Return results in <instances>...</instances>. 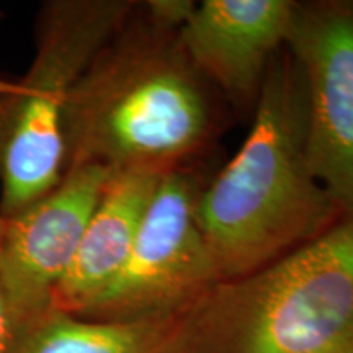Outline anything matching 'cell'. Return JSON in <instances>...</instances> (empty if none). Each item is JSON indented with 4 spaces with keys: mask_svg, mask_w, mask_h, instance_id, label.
<instances>
[{
    "mask_svg": "<svg viewBox=\"0 0 353 353\" xmlns=\"http://www.w3.org/2000/svg\"><path fill=\"white\" fill-rule=\"evenodd\" d=\"M176 26L138 2L87 65L64 118L65 169L187 170L219 125L216 92L190 63Z\"/></svg>",
    "mask_w": 353,
    "mask_h": 353,
    "instance_id": "6da1fadb",
    "label": "cell"
},
{
    "mask_svg": "<svg viewBox=\"0 0 353 353\" xmlns=\"http://www.w3.org/2000/svg\"><path fill=\"white\" fill-rule=\"evenodd\" d=\"M343 213L309 167L306 95L285 48L268 68L241 149L200 190L198 224L224 281L285 257Z\"/></svg>",
    "mask_w": 353,
    "mask_h": 353,
    "instance_id": "7a4b0ae2",
    "label": "cell"
},
{
    "mask_svg": "<svg viewBox=\"0 0 353 353\" xmlns=\"http://www.w3.org/2000/svg\"><path fill=\"white\" fill-rule=\"evenodd\" d=\"M182 353H353V211L285 257L216 283Z\"/></svg>",
    "mask_w": 353,
    "mask_h": 353,
    "instance_id": "3957f363",
    "label": "cell"
},
{
    "mask_svg": "<svg viewBox=\"0 0 353 353\" xmlns=\"http://www.w3.org/2000/svg\"><path fill=\"white\" fill-rule=\"evenodd\" d=\"M136 3L48 0L39 7L32 64L0 95V218L20 213L63 179L72 88Z\"/></svg>",
    "mask_w": 353,
    "mask_h": 353,
    "instance_id": "277c9868",
    "label": "cell"
},
{
    "mask_svg": "<svg viewBox=\"0 0 353 353\" xmlns=\"http://www.w3.org/2000/svg\"><path fill=\"white\" fill-rule=\"evenodd\" d=\"M196 176L162 175L126 263L81 317L169 319L170 309L192 306L221 278L196 219Z\"/></svg>",
    "mask_w": 353,
    "mask_h": 353,
    "instance_id": "5b68a950",
    "label": "cell"
},
{
    "mask_svg": "<svg viewBox=\"0 0 353 353\" xmlns=\"http://www.w3.org/2000/svg\"><path fill=\"white\" fill-rule=\"evenodd\" d=\"M286 51L306 95L309 167L348 213L353 211V0H296Z\"/></svg>",
    "mask_w": 353,
    "mask_h": 353,
    "instance_id": "8992f818",
    "label": "cell"
},
{
    "mask_svg": "<svg viewBox=\"0 0 353 353\" xmlns=\"http://www.w3.org/2000/svg\"><path fill=\"white\" fill-rule=\"evenodd\" d=\"M110 174L97 165L69 167L46 195L0 218V288L19 330L52 309Z\"/></svg>",
    "mask_w": 353,
    "mask_h": 353,
    "instance_id": "52a82bcc",
    "label": "cell"
},
{
    "mask_svg": "<svg viewBox=\"0 0 353 353\" xmlns=\"http://www.w3.org/2000/svg\"><path fill=\"white\" fill-rule=\"evenodd\" d=\"M296 0H203L179 30L190 63L216 94L247 112L288 43Z\"/></svg>",
    "mask_w": 353,
    "mask_h": 353,
    "instance_id": "ba28073f",
    "label": "cell"
},
{
    "mask_svg": "<svg viewBox=\"0 0 353 353\" xmlns=\"http://www.w3.org/2000/svg\"><path fill=\"white\" fill-rule=\"evenodd\" d=\"M162 175L112 172L101 190L77 252L52 296V309L81 316L112 285L126 263Z\"/></svg>",
    "mask_w": 353,
    "mask_h": 353,
    "instance_id": "9c48e42d",
    "label": "cell"
},
{
    "mask_svg": "<svg viewBox=\"0 0 353 353\" xmlns=\"http://www.w3.org/2000/svg\"><path fill=\"white\" fill-rule=\"evenodd\" d=\"M170 319H88L50 309L23 325L12 353H170Z\"/></svg>",
    "mask_w": 353,
    "mask_h": 353,
    "instance_id": "30bf717a",
    "label": "cell"
},
{
    "mask_svg": "<svg viewBox=\"0 0 353 353\" xmlns=\"http://www.w3.org/2000/svg\"><path fill=\"white\" fill-rule=\"evenodd\" d=\"M19 335V324L13 316L8 301L0 288V353H12Z\"/></svg>",
    "mask_w": 353,
    "mask_h": 353,
    "instance_id": "8fae6325",
    "label": "cell"
},
{
    "mask_svg": "<svg viewBox=\"0 0 353 353\" xmlns=\"http://www.w3.org/2000/svg\"><path fill=\"white\" fill-rule=\"evenodd\" d=\"M2 17H3V13H2V10H0V20H2Z\"/></svg>",
    "mask_w": 353,
    "mask_h": 353,
    "instance_id": "7c38bea8",
    "label": "cell"
}]
</instances>
